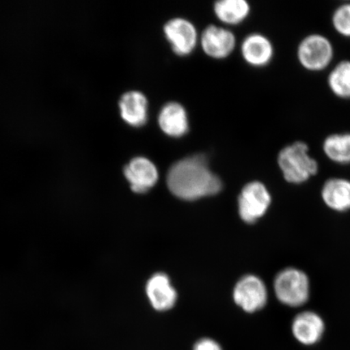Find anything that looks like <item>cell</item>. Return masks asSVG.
<instances>
[{
  "instance_id": "9",
  "label": "cell",
  "mask_w": 350,
  "mask_h": 350,
  "mask_svg": "<svg viewBox=\"0 0 350 350\" xmlns=\"http://www.w3.org/2000/svg\"><path fill=\"white\" fill-rule=\"evenodd\" d=\"M131 190L135 193H146L159 180V172L156 165L150 159L137 157L131 159L124 170Z\"/></svg>"
},
{
  "instance_id": "13",
  "label": "cell",
  "mask_w": 350,
  "mask_h": 350,
  "mask_svg": "<svg viewBox=\"0 0 350 350\" xmlns=\"http://www.w3.org/2000/svg\"><path fill=\"white\" fill-rule=\"evenodd\" d=\"M159 124L161 131L172 137H182L189 130L186 109L178 103L165 105L159 113Z\"/></svg>"
},
{
  "instance_id": "19",
  "label": "cell",
  "mask_w": 350,
  "mask_h": 350,
  "mask_svg": "<svg viewBox=\"0 0 350 350\" xmlns=\"http://www.w3.org/2000/svg\"><path fill=\"white\" fill-rule=\"evenodd\" d=\"M332 25L341 37L350 38V3L336 8L332 15Z\"/></svg>"
},
{
  "instance_id": "12",
  "label": "cell",
  "mask_w": 350,
  "mask_h": 350,
  "mask_svg": "<svg viewBox=\"0 0 350 350\" xmlns=\"http://www.w3.org/2000/svg\"><path fill=\"white\" fill-rule=\"evenodd\" d=\"M146 293L153 308L160 312L172 309L176 303L177 292L163 273H156L148 280Z\"/></svg>"
},
{
  "instance_id": "3",
  "label": "cell",
  "mask_w": 350,
  "mask_h": 350,
  "mask_svg": "<svg viewBox=\"0 0 350 350\" xmlns=\"http://www.w3.org/2000/svg\"><path fill=\"white\" fill-rule=\"evenodd\" d=\"M273 288L280 303L290 308H300L309 300L310 279L304 271L286 268L275 275Z\"/></svg>"
},
{
  "instance_id": "5",
  "label": "cell",
  "mask_w": 350,
  "mask_h": 350,
  "mask_svg": "<svg viewBox=\"0 0 350 350\" xmlns=\"http://www.w3.org/2000/svg\"><path fill=\"white\" fill-rule=\"evenodd\" d=\"M272 204V196L264 183L252 181L247 183L239 197L241 218L253 224L265 215Z\"/></svg>"
},
{
  "instance_id": "18",
  "label": "cell",
  "mask_w": 350,
  "mask_h": 350,
  "mask_svg": "<svg viewBox=\"0 0 350 350\" xmlns=\"http://www.w3.org/2000/svg\"><path fill=\"white\" fill-rule=\"evenodd\" d=\"M327 86L336 98L350 99V60L340 61L328 73Z\"/></svg>"
},
{
  "instance_id": "17",
  "label": "cell",
  "mask_w": 350,
  "mask_h": 350,
  "mask_svg": "<svg viewBox=\"0 0 350 350\" xmlns=\"http://www.w3.org/2000/svg\"><path fill=\"white\" fill-rule=\"evenodd\" d=\"M214 11L218 19L229 25H237L247 18L251 6L246 0H220Z\"/></svg>"
},
{
  "instance_id": "1",
  "label": "cell",
  "mask_w": 350,
  "mask_h": 350,
  "mask_svg": "<svg viewBox=\"0 0 350 350\" xmlns=\"http://www.w3.org/2000/svg\"><path fill=\"white\" fill-rule=\"evenodd\" d=\"M167 185L178 198L193 200L220 192L222 182L211 172L206 157L194 155L175 163L169 170Z\"/></svg>"
},
{
  "instance_id": "4",
  "label": "cell",
  "mask_w": 350,
  "mask_h": 350,
  "mask_svg": "<svg viewBox=\"0 0 350 350\" xmlns=\"http://www.w3.org/2000/svg\"><path fill=\"white\" fill-rule=\"evenodd\" d=\"M297 59L301 67L310 72L325 71L334 59V44L321 33L306 35L297 47Z\"/></svg>"
},
{
  "instance_id": "2",
  "label": "cell",
  "mask_w": 350,
  "mask_h": 350,
  "mask_svg": "<svg viewBox=\"0 0 350 350\" xmlns=\"http://www.w3.org/2000/svg\"><path fill=\"white\" fill-rule=\"evenodd\" d=\"M282 176L291 185H303L319 172L318 161L310 155L308 144L297 141L284 146L278 155Z\"/></svg>"
},
{
  "instance_id": "14",
  "label": "cell",
  "mask_w": 350,
  "mask_h": 350,
  "mask_svg": "<svg viewBox=\"0 0 350 350\" xmlns=\"http://www.w3.org/2000/svg\"><path fill=\"white\" fill-rule=\"evenodd\" d=\"M120 115L126 124L139 128L148 120V100L139 91H130L122 96L120 100Z\"/></svg>"
},
{
  "instance_id": "16",
  "label": "cell",
  "mask_w": 350,
  "mask_h": 350,
  "mask_svg": "<svg viewBox=\"0 0 350 350\" xmlns=\"http://www.w3.org/2000/svg\"><path fill=\"white\" fill-rule=\"evenodd\" d=\"M322 150L332 163L339 165L350 164V133L328 135L323 139Z\"/></svg>"
},
{
  "instance_id": "7",
  "label": "cell",
  "mask_w": 350,
  "mask_h": 350,
  "mask_svg": "<svg viewBox=\"0 0 350 350\" xmlns=\"http://www.w3.org/2000/svg\"><path fill=\"white\" fill-rule=\"evenodd\" d=\"M291 331L297 342L312 347L322 339L325 332V323L318 313L305 310L293 319Z\"/></svg>"
},
{
  "instance_id": "11",
  "label": "cell",
  "mask_w": 350,
  "mask_h": 350,
  "mask_svg": "<svg viewBox=\"0 0 350 350\" xmlns=\"http://www.w3.org/2000/svg\"><path fill=\"white\" fill-rule=\"evenodd\" d=\"M201 44L208 56L214 59H224L234 51L236 39L230 30L210 25L203 32Z\"/></svg>"
},
{
  "instance_id": "10",
  "label": "cell",
  "mask_w": 350,
  "mask_h": 350,
  "mask_svg": "<svg viewBox=\"0 0 350 350\" xmlns=\"http://www.w3.org/2000/svg\"><path fill=\"white\" fill-rule=\"evenodd\" d=\"M241 51L244 60L256 68L269 65L275 54L273 42L265 35L259 33L248 35L242 43Z\"/></svg>"
},
{
  "instance_id": "20",
  "label": "cell",
  "mask_w": 350,
  "mask_h": 350,
  "mask_svg": "<svg viewBox=\"0 0 350 350\" xmlns=\"http://www.w3.org/2000/svg\"><path fill=\"white\" fill-rule=\"evenodd\" d=\"M194 350H222V349L215 340L204 338L195 345Z\"/></svg>"
},
{
  "instance_id": "8",
  "label": "cell",
  "mask_w": 350,
  "mask_h": 350,
  "mask_svg": "<svg viewBox=\"0 0 350 350\" xmlns=\"http://www.w3.org/2000/svg\"><path fill=\"white\" fill-rule=\"evenodd\" d=\"M164 33L175 54L185 56L195 49L197 32L190 21L183 18L170 20L164 26Z\"/></svg>"
},
{
  "instance_id": "6",
  "label": "cell",
  "mask_w": 350,
  "mask_h": 350,
  "mask_svg": "<svg viewBox=\"0 0 350 350\" xmlns=\"http://www.w3.org/2000/svg\"><path fill=\"white\" fill-rule=\"evenodd\" d=\"M268 299V290L265 282L255 275H245L234 288L236 304L248 313L259 312L264 308Z\"/></svg>"
},
{
  "instance_id": "15",
  "label": "cell",
  "mask_w": 350,
  "mask_h": 350,
  "mask_svg": "<svg viewBox=\"0 0 350 350\" xmlns=\"http://www.w3.org/2000/svg\"><path fill=\"white\" fill-rule=\"evenodd\" d=\"M321 197L326 206L335 212L350 210V180L344 178H332L323 185Z\"/></svg>"
}]
</instances>
